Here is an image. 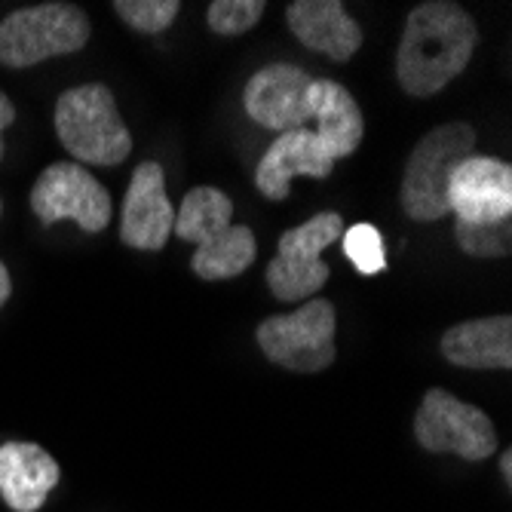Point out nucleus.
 <instances>
[{
	"instance_id": "1",
	"label": "nucleus",
	"mask_w": 512,
	"mask_h": 512,
	"mask_svg": "<svg viewBox=\"0 0 512 512\" xmlns=\"http://www.w3.org/2000/svg\"><path fill=\"white\" fill-rule=\"evenodd\" d=\"M476 40V22L463 7L448 0L414 7L396 53V77L402 89L417 99L436 96L470 65Z\"/></svg>"
},
{
	"instance_id": "2",
	"label": "nucleus",
	"mask_w": 512,
	"mask_h": 512,
	"mask_svg": "<svg viewBox=\"0 0 512 512\" xmlns=\"http://www.w3.org/2000/svg\"><path fill=\"white\" fill-rule=\"evenodd\" d=\"M234 203L218 188H194L181 200L175 215V237L197 246L191 267L200 279L218 283V279H234L246 273L258 255L255 234L246 224H230Z\"/></svg>"
},
{
	"instance_id": "3",
	"label": "nucleus",
	"mask_w": 512,
	"mask_h": 512,
	"mask_svg": "<svg viewBox=\"0 0 512 512\" xmlns=\"http://www.w3.org/2000/svg\"><path fill=\"white\" fill-rule=\"evenodd\" d=\"M56 132L77 163L117 166L132 151V135L117 114L111 89L102 83H86L62 92L56 102Z\"/></svg>"
},
{
	"instance_id": "4",
	"label": "nucleus",
	"mask_w": 512,
	"mask_h": 512,
	"mask_svg": "<svg viewBox=\"0 0 512 512\" xmlns=\"http://www.w3.org/2000/svg\"><path fill=\"white\" fill-rule=\"evenodd\" d=\"M476 154L470 123H445L414 145L402 175V206L414 221H439L448 209V181L454 169Z\"/></svg>"
},
{
	"instance_id": "5",
	"label": "nucleus",
	"mask_w": 512,
	"mask_h": 512,
	"mask_svg": "<svg viewBox=\"0 0 512 512\" xmlns=\"http://www.w3.org/2000/svg\"><path fill=\"white\" fill-rule=\"evenodd\" d=\"M89 16L74 4H37L10 13L0 22V65L31 68L53 56H68L86 46Z\"/></svg>"
},
{
	"instance_id": "6",
	"label": "nucleus",
	"mask_w": 512,
	"mask_h": 512,
	"mask_svg": "<svg viewBox=\"0 0 512 512\" xmlns=\"http://www.w3.org/2000/svg\"><path fill=\"white\" fill-rule=\"evenodd\" d=\"M335 329V307L325 298H313L295 313L264 319L258 325V347L270 362L310 375L335 362Z\"/></svg>"
},
{
	"instance_id": "7",
	"label": "nucleus",
	"mask_w": 512,
	"mask_h": 512,
	"mask_svg": "<svg viewBox=\"0 0 512 512\" xmlns=\"http://www.w3.org/2000/svg\"><path fill=\"white\" fill-rule=\"evenodd\" d=\"M344 234V218L338 212H319L310 221L286 230L279 237L276 258L267 267V286L279 301L313 298L329 283V264L319 255L338 243Z\"/></svg>"
},
{
	"instance_id": "8",
	"label": "nucleus",
	"mask_w": 512,
	"mask_h": 512,
	"mask_svg": "<svg viewBox=\"0 0 512 512\" xmlns=\"http://www.w3.org/2000/svg\"><path fill=\"white\" fill-rule=\"evenodd\" d=\"M414 439L433 454H457L470 463L497 451V430L491 417L439 387L427 390L421 408H417Z\"/></svg>"
},
{
	"instance_id": "9",
	"label": "nucleus",
	"mask_w": 512,
	"mask_h": 512,
	"mask_svg": "<svg viewBox=\"0 0 512 512\" xmlns=\"http://www.w3.org/2000/svg\"><path fill=\"white\" fill-rule=\"evenodd\" d=\"M31 209L46 227L71 218L86 234L105 230L114 212L102 181H96V175H89L80 163H53L43 169L31 191Z\"/></svg>"
},
{
	"instance_id": "10",
	"label": "nucleus",
	"mask_w": 512,
	"mask_h": 512,
	"mask_svg": "<svg viewBox=\"0 0 512 512\" xmlns=\"http://www.w3.org/2000/svg\"><path fill=\"white\" fill-rule=\"evenodd\" d=\"M310 83L313 77L298 65H267L246 83V114L273 132L307 129L310 114Z\"/></svg>"
},
{
	"instance_id": "11",
	"label": "nucleus",
	"mask_w": 512,
	"mask_h": 512,
	"mask_svg": "<svg viewBox=\"0 0 512 512\" xmlns=\"http://www.w3.org/2000/svg\"><path fill=\"white\" fill-rule=\"evenodd\" d=\"M448 209L463 224L512 218V166L494 157H467L448 181Z\"/></svg>"
},
{
	"instance_id": "12",
	"label": "nucleus",
	"mask_w": 512,
	"mask_h": 512,
	"mask_svg": "<svg viewBox=\"0 0 512 512\" xmlns=\"http://www.w3.org/2000/svg\"><path fill=\"white\" fill-rule=\"evenodd\" d=\"M175 206L166 197V178L160 163H138L123 200L120 240L142 252H160L172 234Z\"/></svg>"
},
{
	"instance_id": "13",
	"label": "nucleus",
	"mask_w": 512,
	"mask_h": 512,
	"mask_svg": "<svg viewBox=\"0 0 512 512\" xmlns=\"http://www.w3.org/2000/svg\"><path fill=\"white\" fill-rule=\"evenodd\" d=\"M332 169H335V160L316 138V132L295 129V132H283L279 138H273V145L267 148V154L261 157L255 169V184L267 200L279 203L289 197L295 175L329 178Z\"/></svg>"
},
{
	"instance_id": "14",
	"label": "nucleus",
	"mask_w": 512,
	"mask_h": 512,
	"mask_svg": "<svg viewBox=\"0 0 512 512\" xmlns=\"http://www.w3.org/2000/svg\"><path fill=\"white\" fill-rule=\"evenodd\" d=\"M59 463L34 442L0 445V494L13 512H37L59 485Z\"/></svg>"
},
{
	"instance_id": "15",
	"label": "nucleus",
	"mask_w": 512,
	"mask_h": 512,
	"mask_svg": "<svg viewBox=\"0 0 512 512\" xmlns=\"http://www.w3.org/2000/svg\"><path fill=\"white\" fill-rule=\"evenodd\" d=\"M292 34L322 56L347 62L359 53L362 28L338 0H298L286 10Z\"/></svg>"
},
{
	"instance_id": "16",
	"label": "nucleus",
	"mask_w": 512,
	"mask_h": 512,
	"mask_svg": "<svg viewBox=\"0 0 512 512\" xmlns=\"http://www.w3.org/2000/svg\"><path fill=\"white\" fill-rule=\"evenodd\" d=\"M310 114L316 120V138L332 154V160L350 157L365 135V120L350 92L335 80L310 83Z\"/></svg>"
},
{
	"instance_id": "17",
	"label": "nucleus",
	"mask_w": 512,
	"mask_h": 512,
	"mask_svg": "<svg viewBox=\"0 0 512 512\" xmlns=\"http://www.w3.org/2000/svg\"><path fill=\"white\" fill-rule=\"evenodd\" d=\"M442 353L460 368H512V319L485 316L445 332Z\"/></svg>"
},
{
	"instance_id": "18",
	"label": "nucleus",
	"mask_w": 512,
	"mask_h": 512,
	"mask_svg": "<svg viewBox=\"0 0 512 512\" xmlns=\"http://www.w3.org/2000/svg\"><path fill=\"white\" fill-rule=\"evenodd\" d=\"M341 246L344 255L350 258V264L362 273V276H375L387 270V249H384V237L375 224H353L344 227L341 234Z\"/></svg>"
},
{
	"instance_id": "19",
	"label": "nucleus",
	"mask_w": 512,
	"mask_h": 512,
	"mask_svg": "<svg viewBox=\"0 0 512 512\" xmlns=\"http://www.w3.org/2000/svg\"><path fill=\"white\" fill-rule=\"evenodd\" d=\"M457 246L473 258H506L512 249V221L497 224H454Z\"/></svg>"
},
{
	"instance_id": "20",
	"label": "nucleus",
	"mask_w": 512,
	"mask_h": 512,
	"mask_svg": "<svg viewBox=\"0 0 512 512\" xmlns=\"http://www.w3.org/2000/svg\"><path fill=\"white\" fill-rule=\"evenodd\" d=\"M114 10L129 28L142 34H160L175 22L181 4L178 0H117Z\"/></svg>"
},
{
	"instance_id": "21",
	"label": "nucleus",
	"mask_w": 512,
	"mask_h": 512,
	"mask_svg": "<svg viewBox=\"0 0 512 512\" xmlns=\"http://www.w3.org/2000/svg\"><path fill=\"white\" fill-rule=\"evenodd\" d=\"M264 10H267L264 0H215L206 19L215 34L237 37V34L249 31L264 16Z\"/></svg>"
},
{
	"instance_id": "22",
	"label": "nucleus",
	"mask_w": 512,
	"mask_h": 512,
	"mask_svg": "<svg viewBox=\"0 0 512 512\" xmlns=\"http://www.w3.org/2000/svg\"><path fill=\"white\" fill-rule=\"evenodd\" d=\"M13 120H16V108L4 92H0V160H4V129L13 126Z\"/></svg>"
},
{
	"instance_id": "23",
	"label": "nucleus",
	"mask_w": 512,
	"mask_h": 512,
	"mask_svg": "<svg viewBox=\"0 0 512 512\" xmlns=\"http://www.w3.org/2000/svg\"><path fill=\"white\" fill-rule=\"evenodd\" d=\"M10 292H13V279H10V270H7V264L0 261V307L7 304Z\"/></svg>"
},
{
	"instance_id": "24",
	"label": "nucleus",
	"mask_w": 512,
	"mask_h": 512,
	"mask_svg": "<svg viewBox=\"0 0 512 512\" xmlns=\"http://www.w3.org/2000/svg\"><path fill=\"white\" fill-rule=\"evenodd\" d=\"M500 473H503L506 482H512V454H509V451L500 454Z\"/></svg>"
}]
</instances>
